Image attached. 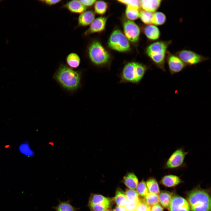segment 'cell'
<instances>
[{"instance_id": "cell-1", "label": "cell", "mask_w": 211, "mask_h": 211, "mask_svg": "<svg viewBox=\"0 0 211 211\" xmlns=\"http://www.w3.org/2000/svg\"><path fill=\"white\" fill-rule=\"evenodd\" d=\"M82 73L67 65L62 64L54 73L53 78L65 91L70 92L76 91L81 87Z\"/></svg>"}, {"instance_id": "cell-2", "label": "cell", "mask_w": 211, "mask_h": 211, "mask_svg": "<svg viewBox=\"0 0 211 211\" xmlns=\"http://www.w3.org/2000/svg\"><path fill=\"white\" fill-rule=\"evenodd\" d=\"M143 64L130 62L125 64L118 75L119 83L139 84L148 69Z\"/></svg>"}, {"instance_id": "cell-3", "label": "cell", "mask_w": 211, "mask_h": 211, "mask_svg": "<svg viewBox=\"0 0 211 211\" xmlns=\"http://www.w3.org/2000/svg\"><path fill=\"white\" fill-rule=\"evenodd\" d=\"M171 40H157L149 45L146 52L153 63L163 72L165 71V64L168 49Z\"/></svg>"}, {"instance_id": "cell-4", "label": "cell", "mask_w": 211, "mask_h": 211, "mask_svg": "<svg viewBox=\"0 0 211 211\" xmlns=\"http://www.w3.org/2000/svg\"><path fill=\"white\" fill-rule=\"evenodd\" d=\"M188 202L190 211H211V199L205 190L196 188L189 192Z\"/></svg>"}, {"instance_id": "cell-5", "label": "cell", "mask_w": 211, "mask_h": 211, "mask_svg": "<svg viewBox=\"0 0 211 211\" xmlns=\"http://www.w3.org/2000/svg\"><path fill=\"white\" fill-rule=\"evenodd\" d=\"M88 55L91 62L98 67H103L108 64L110 55L101 43L98 41L92 42L88 48Z\"/></svg>"}, {"instance_id": "cell-6", "label": "cell", "mask_w": 211, "mask_h": 211, "mask_svg": "<svg viewBox=\"0 0 211 211\" xmlns=\"http://www.w3.org/2000/svg\"><path fill=\"white\" fill-rule=\"evenodd\" d=\"M188 153L189 152H186L183 147L176 149L165 162L163 168L173 170L185 167L187 165L185 159Z\"/></svg>"}, {"instance_id": "cell-7", "label": "cell", "mask_w": 211, "mask_h": 211, "mask_svg": "<svg viewBox=\"0 0 211 211\" xmlns=\"http://www.w3.org/2000/svg\"><path fill=\"white\" fill-rule=\"evenodd\" d=\"M108 47L120 52H125L130 49L128 40L120 30H114L110 35L108 41Z\"/></svg>"}, {"instance_id": "cell-8", "label": "cell", "mask_w": 211, "mask_h": 211, "mask_svg": "<svg viewBox=\"0 0 211 211\" xmlns=\"http://www.w3.org/2000/svg\"><path fill=\"white\" fill-rule=\"evenodd\" d=\"M186 66L196 65L207 61L208 57L191 50L183 49L177 52L176 54Z\"/></svg>"}, {"instance_id": "cell-9", "label": "cell", "mask_w": 211, "mask_h": 211, "mask_svg": "<svg viewBox=\"0 0 211 211\" xmlns=\"http://www.w3.org/2000/svg\"><path fill=\"white\" fill-rule=\"evenodd\" d=\"M169 71L173 75L182 71L186 66L183 61L176 54L168 51L166 59Z\"/></svg>"}, {"instance_id": "cell-10", "label": "cell", "mask_w": 211, "mask_h": 211, "mask_svg": "<svg viewBox=\"0 0 211 211\" xmlns=\"http://www.w3.org/2000/svg\"><path fill=\"white\" fill-rule=\"evenodd\" d=\"M125 35L127 39L132 42H136L138 40L140 34L139 28L134 22L127 20L123 24Z\"/></svg>"}, {"instance_id": "cell-11", "label": "cell", "mask_w": 211, "mask_h": 211, "mask_svg": "<svg viewBox=\"0 0 211 211\" xmlns=\"http://www.w3.org/2000/svg\"><path fill=\"white\" fill-rule=\"evenodd\" d=\"M168 209L169 211H190L188 201L177 195L173 196Z\"/></svg>"}, {"instance_id": "cell-12", "label": "cell", "mask_w": 211, "mask_h": 211, "mask_svg": "<svg viewBox=\"0 0 211 211\" xmlns=\"http://www.w3.org/2000/svg\"><path fill=\"white\" fill-rule=\"evenodd\" d=\"M107 19V18L105 17H100L95 19L85 32L84 35L87 36L103 31L105 28Z\"/></svg>"}, {"instance_id": "cell-13", "label": "cell", "mask_w": 211, "mask_h": 211, "mask_svg": "<svg viewBox=\"0 0 211 211\" xmlns=\"http://www.w3.org/2000/svg\"><path fill=\"white\" fill-rule=\"evenodd\" d=\"M95 18L94 12L91 10L85 11L80 14L78 19V25L85 27L91 23Z\"/></svg>"}, {"instance_id": "cell-14", "label": "cell", "mask_w": 211, "mask_h": 211, "mask_svg": "<svg viewBox=\"0 0 211 211\" xmlns=\"http://www.w3.org/2000/svg\"><path fill=\"white\" fill-rule=\"evenodd\" d=\"M162 1L161 0H140V6L143 10L154 13L160 7Z\"/></svg>"}, {"instance_id": "cell-15", "label": "cell", "mask_w": 211, "mask_h": 211, "mask_svg": "<svg viewBox=\"0 0 211 211\" xmlns=\"http://www.w3.org/2000/svg\"><path fill=\"white\" fill-rule=\"evenodd\" d=\"M70 12L74 13L81 14L85 11L87 8L79 0H73L67 2L64 6Z\"/></svg>"}, {"instance_id": "cell-16", "label": "cell", "mask_w": 211, "mask_h": 211, "mask_svg": "<svg viewBox=\"0 0 211 211\" xmlns=\"http://www.w3.org/2000/svg\"><path fill=\"white\" fill-rule=\"evenodd\" d=\"M144 32L146 37L152 41L158 40L161 35L159 29L156 26L152 24L146 26L144 28Z\"/></svg>"}, {"instance_id": "cell-17", "label": "cell", "mask_w": 211, "mask_h": 211, "mask_svg": "<svg viewBox=\"0 0 211 211\" xmlns=\"http://www.w3.org/2000/svg\"><path fill=\"white\" fill-rule=\"evenodd\" d=\"M182 181L179 177L173 174H168L163 176L160 182L164 186L168 187H172L180 183Z\"/></svg>"}, {"instance_id": "cell-18", "label": "cell", "mask_w": 211, "mask_h": 211, "mask_svg": "<svg viewBox=\"0 0 211 211\" xmlns=\"http://www.w3.org/2000/svg\"><path fill=\"white\" fill-rule=\"evenodd\" d=\"M123 181L129 189L134 190L138 184V180L136 175L132 172H128L124 176Z\"/></svg>"}, {"instance_id": "cell-19", "label": "cell", "mask_w": 211, "mask_h": 211, "mask_svg": "<svg viewBox=\"0 0 211 211\" xmlns=\"http://www.w3.org/2000/svg\"><path fill=\"white\" fill-rule=\"evenodd\" d=\"M66 61L68 67L74 69L80 65L81 59L77 54L72 52L67 55L66 58Z\"/></svg>"}, {"instance_id": "cell-20", "label": "cell", "mask_w": 211, "mask_h": 211, "mask_svg": "<svg viewBox=\"0 0 211 211\" xmlns=\"http://www.w3.org/2000/svg\"><path fill=\"white\" fill-rule=\"evenodd\" d=\"M173 196L172 193L169 192L161 191L159 195V202L163 207L168 209Z\"/></svg>"}, {"instance_id": "cell-21", "label": "cell", "mask_w": 211, "mask_h": 211, "mask_svg": "<svg viewBox=\"0 0 211 211\" xmlns=\"http://www.w3.org/2000/svg\"><path fill=\"white\" fill-rule=\"evenodd\" d=\"M53 208L55 211H76L79 208L72 205L69 200L65 201H59L58 205Z\"/></svg>"}, {"instance_id": "cell-22", "label": "cell", "mask_w": 211, "mask_h": 211, "mask_svg": "<svg viewBox=\"0 0 211 211\" xmlns=\"http://www.w3.org/2000/svg\"><path fill=\"white\" fill-rule=\"evenodd\" d=\"M115 200L117 206L121 207H125L128 201L125 192L120 188L116 191Z\"/></svg>"}, {"instance_id": "cell-23", "label": "cell", "mask_w": 211, "mask_h": 211, "mask_svg": "<svg viewBox=\"0 0 211 211\" xmlns=\"http://www.w3.org/2000/svg\"><path fill=\"white\" fill-rule=\"evenodd\" d=\"M166 20V16L164 13L160 11H156L153 13L151 22L152 24L154 25L159 26L164 24Z\"/></svg>"}, {"instance_id": "cell-24", "label": "cell", "mask_w": 211, "mask_h": 211, "mask_svg": "<svg viewBox=\"0 0 211 211\" xmlns=\"http://www.w3.org/2000/svg\"><path fill=\"white\" fill-rule=\"evenodd\" d=\"M139 8L133 6H127L125 10L126 17L130 20H134L139 17Z\"/></svg>"}, {"instance_id": "cell-25", "label": "cell", "mask_w": 211, "mask_h": 211, "mask_svg": "<svg viewBox=\"0 0 211 211\" xmlns=\"http://www.w3.org/2000/svg\"><path fill=\"white\" fill-rule=\"evenodd\" d=\"M146 184L149 193L157 194H159L160 191L159 185L154 178H149L147 181Z\"/></svg>"}, {"instance_id": "cell-26", "label": "cell", "mask_w": 211, "mask_h": 211, "mask_svg": "<svg viewBox=\"0 0 211 211\" xmlns=\"http://www.w3.org/2000/svg\"><path fill=\"white\" fill-rule=\"evenodd\" d=\"M110 205L109 200L96 204H88L91 211H104L109 207Z\"/></svg>"}, {"instance_id": "cell-27", "label": "cell", "mask_w": 211, "mask_h": 211, "mask_svg": "<svg viewBox=\"0 0 211 211\" xmlns=\"http://www.w3.org/2000/svg\"><path fill=\"white\" fill-rule=\"evenodd\" d=\"M108 8L107 3L103 1H96L94 4V10L95 12L99 15L104 14Z\"/></svg>"}, {"instance_id": "cell-28", "label": "cell", "mask_w": 211, "mask_h": 211, "mask_svg": "<svg viewBox=\"0 0 211 211\" xmlns=\"http://www.w3.org/2000/svg\"><path fill=\"white\" fill-rule=\"evenodd\" d=\"M109 200L108 198L100 195L91 194L88 204H96Z\"/></svg>"}, {"instance_id": "cell-29", "label": "cell", "mask_w": 211, "mask_h": 211, "mask_svg": "<svg viewBox=\"0 0 211 211\" xmlns=\"http://www.w3.org/2000/svg\"><path fill=\"white\" fill-rule=\"evenodd\" d=\"M144 200L150 206L159 203L158 194L148 193L144 197Z\"/></svg>"}, {"instance_id": "cell-30", "label": "cell", "mask_w": 211, "mask_h": 211, "mask_svg": "<svg viewBox=\"0 0 211 211\" xmlns=\"http://www.w3.org/2000/svg\"><path fill=\"white\" fill-rule=\"evenodd\" d=\"M153 15L152 13L143 10L140 11L139 17L144 24L147 25H150L152 24L151 20Z\"/></svg>"}, {"instance_id": "cell-31", "label": "cell", "mask_w": 211, "mask_h": 211, "mask_svg": "<svg viewBox=\"0 0 211 211\" xmlns=\"http://www.w3.org/2000/svg\"><path fill=\"white\" fill-rule=\"evenodd\" d=\"M136 191L142 197H144L149 192L146 183L142 180L138 183L136 188Z\"/></svg>"}, {"instance_id": "cell-32", "label": "cell", "mask_w": 211, "mask_h": 211, "mask_svg": "<svg viewBox=\"0 0 211 211\" xmlns=\"http://www.w3.org/2000/svg\"><path fill=\"white\" fill-rule=\"evenodd\" d=\"M125 193L128 201H133L139 199V195L136 191L134 190L127 189Z\"/></svg>"}, {"instance_id": "cell-33", "label": "cell", "mask_w": 211, "mask_h": 211, "mask_svg": "<svg viewBox=\"0 0 211 211\" xmlns=\"http://www.w3.org/2000/svg\"><path fill=\"white\" fill-rule=\"evenodd\" d=\"M135 211H151V206L144 199H140Z\"/></svg>"}, {"instance_id": "cell-34", "label": "cell", "mask_w": 211, "mask_h": 211, "mask_svg": "<svg viewBox=\"0 0 211 211\" xmlns=\"http://www.w3.org/2000/svg\"><path fill=\"white\" fill-rule=\"evenodd\" d=\"M140 199L133 201H128L125 206L127 211H135L138 204Z\"/></svg>"}, {"instance_id": "cell-35", "label": "cell", "mask_w": 211, "mask_h": 211, "mask_svg": "<svg viewBox=\"0 0 211 211\" xmlns=\"http://www.w3.org/2000/svg\"><path fill=\"white\" fill-rule=\"evenodd\" d=\"M118 1L127 6H135L139 8L140 6V1L139 0H119Z\"/></svg>"}, {"instance_id": "cell-36", "label": "cell", "mask_w": 211, "mask_h": 211, "mask_svg": "<svg viewBox=\"0 0 211 211\" xmlns=\"http://www.w3.org/2000/svg\"><path fill=\"white\" fill-rule=\"evenodd\" d=\"M62 1L60 0H40L42 3H45V4L48 6H52L55 5Z\"/></svg>"}, {"instance_id": "cell-37", "label": "cell", "mask_w": 211, "mask_h": 211, "mask_svg": "<svg viewBox=\"0 0 211 211\" xmlns=\"http://www.w3.org/2000/svg\"><path fill=\"white\" fill-rule=\"evenodd\" d=\"M80 2L86 7L90 6L95 4L96 1L95 0H80Z\"/></svg>"}, {"instance_id": "cell-38", "label": "cell", "mask_w": 211, "mask_h": 211, "mask_svg": "<svg viewBox=\"0 0 211 211\" xmlns=\"http://www.w3.org/2000/svg\"><path fill=\"white\" fill-rule=\"evenodd\" d=\"M151 211H163V207L159 203L151 207Z\"/></svg>"}, {"instance_id": "cell-39", "label": "cell", "mask_w": 211, "mask_h": 211, "mask_svg": "<svg viewBox=\"0 0 211 211\" xmlns=\"http://www.w3.org/2000/svg\"><path fill=\"white\" fill-rule=\"evenodd\" d=\"M113 211H127L124 207L117 206L114 209Z\"/></svg>"}, {"instance_id": "cell-40", "label": "cell", "mask_w": 211, "mask_h": 211, "mask_svg": "<svg viewBox=\"0 0 211 211\" xmlns=\"http://www.w3.org/2000/svg\"><path fill=\"white\" fill-rule=\"evenodd\" d=\"M104 211H111L107 209Z\"/></svg>"}]
</instances>
